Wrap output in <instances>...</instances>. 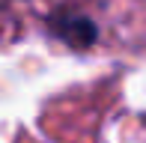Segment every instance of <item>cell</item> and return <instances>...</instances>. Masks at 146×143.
<instances>
[{"mask_svg":"<svg viewBox=\"0 0 146 143\" xmlns=\"http://www.w3.org/2000/svg\"><path fill=\"white\" fill-rule=\"evenodd\" d=\"M51 30H54L60 39H66L72 48H87V45H92L96 36H98L96 24H92L90 18H84V15H75V12L54 15L51 18Z\"/></svg>","mask_w":146,"mask_h":143,"instance_id":"6da1fadb","label":"cell"}]
</instances>
